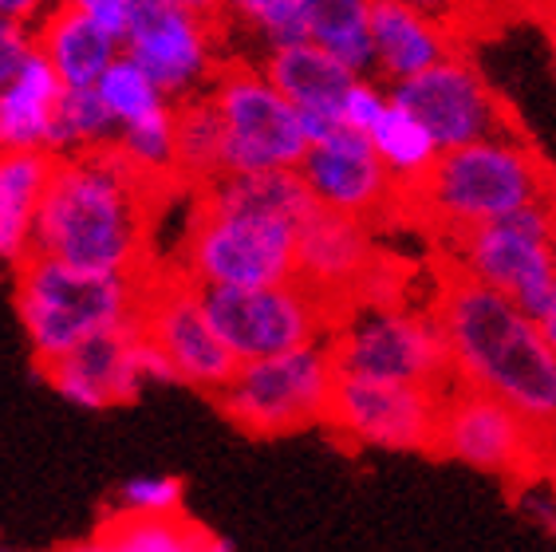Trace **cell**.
<instances>
[{"instance_id":"d590c367","label":"cell","mask_w":556,"mask_h":552,"mask_svg":"<svg viewBox=\"0 0 556 552\" xmlns=\"http://www.w3.org/2000/svg\"><path fill=\"white\" fill-rule=\"evenodd\" d=\"M84 16L91 21L99 36H108L118 52L130 40V24H135V0H79Z\"/></svg>"},{"instance_id":"52a82bcc","label":"cell","mask_w":556,"mask_h":552,"mask_svg":"<svg viewBox=\"0 0 556 552\" xmlns=\"http://www.w3.org/2000/svg\"><path fill=\"white\" fill-rule=\"evenodd\" d=\"M300 229L261 213H217L198 205L182 241V273L198 288H273L296 280Z\"/></svg>"},{"instance_id":"e0dca14e","label":"cell","mask_w":556,"mask_h":552,"mask_svg":"<svg viewBox=\"0 0 556 552\" xmlns=\"http://www.w3.org/2000/svg\"><path fill=\"white\" fill-rule=\"evenodd\" d=\"M300 178L308 181L316 205L355 222H379L391 213V205L403 198L391 174L383 171L379 154L371 150V138L343 123L328 142L308 150L300 162Z\"/></svg>"},{"instance_id":"7402d4cb","label":"cell","mask_w":556,"mask_h":552,"mask_svg":"<svg viewBox=\"0 0 556 552\" xmlns=\"http://www.w3.org/2000/svg\"><path fill=\"white\" fill-rule=\"evenodd\" d=\"M36 40H40V55L55 67V75L64 79L67 91H96L99 79L108 75V67L123 55L108 36H99L91 28L79 0L60 4L48 16H40Z\"/></svg>"},{"instance_id":"4dcf8cb0","label":"cell","mask_w":556,"mask_h":552,"mask_svg":"<svg viewBox=\"0 0 556 552\" xmlns=\"http://www.w3.org/2000/svg\"><path fill=\"white\" fill-rule=\"evenodd\" d=\"M265 52L312 43V0H237L229 9Z\"/></svg>"},{"instance_id":"277c9868","label":"cell","mask_w":556,"mask_h":552,"mask_svg":"<svg viewBox=\"0 0 556 552\" xmlns=\"http://www.w3.org/2000/svg\"><path fill=\"white\" fill-rule=\"evenodd\" d=\"M147 276L87 273L52 256H33L12 276V304L21 316L24 340L33 348L36 372L64 360L67 351L84 348L108 331L139 324Z\"/></svg>"},{"instance_id":"83f0119b","label":"cell","mask_w":556,"mask_h":552,"mask_svg":"<svg viewBox=\"0 0 556 552\" xmlns=\"http://www.w3.org/2000/svg\"><path fill=\"white\" fill-rule=\"evenodd\" d=\"M178 127V181H193L198 190L225 178V127L210 91L174 103Z\"/></svg>"},{"instance_id":"44dd1931","label":"cell","mask_w":556,"mask_h":552,"mask_svg":"<svg viewBox=\"0 0 556 552\" xmlns=\"http://www.w3.org/2000/svg\"><path fill=\"white\" fill-rule=\"evenodd\" d=\"M52 166V154H0V268L12 276L36 256V217Z\"/></svg>"},{"instance_id":"6da1fadb","label":"cell","mask_w":556,"mask_h":552,"mask_svg":"<svg viewBox=\"0 0 556 552\" xmlns=\"http://www.w3.org/2000/svg\"><path fill=\"white\" fill-rule=\"evenodd\" d=\"M159 181L142 178L118 147L55 159L36 217V256L87 273H150V198Z\"/></svg>"},{"instance_id":"3957f363","label":"cell","mask_w":556,"mask_h":552,"mask_svg":"<svg viewBox=\"0 0 556 552\" xmlns=\"http://www.w3.org/2000/svg\"><path fill=\"white\" fill-rule=\"evenodd\" d=\"M407 198H415L434 229L462 237L533 205H553L556 174L533 142L514 130L442 154L430 178Z\"/></svg>"},{"instance_id":"e575fe53","label":"cell","mask_w":556,"mask_h":552,"mask_svg":"<svg viewBox=\"0 0 556 552\" xmlns=\"http://www.w3.org/2000/svg\"><path fill=\"white\" fill-rule=\"evenodd\" d=\"M387 103H391V91L379 79H355V87L343 99V123L359 130V135H367L387 111Z\"/></svg>"},{"instance_id":"5bb4252c","label":"cell","mask_w":556,"mask_h":552,"mask_svg":"<svg viewBox=\"0 0 556 552\" xmlns=\"http://www.w3.org/2000/svg\"><path fill=\"white\" fill-rule=\"evenodd\" d=\"M139 328L170 360L178 382H186L193 391L217 394L241 367L205 316L202 288L186 280L182 273H154L150 268L147 288H142Z\"/></svg>"},{"instance_id":"f546056e","label":"cell","mask_w":556,"mask_h":552,"mask_svg":"<svg viewBox=\"0 0 556 552\" xmlns=\"http://www.w3.org/2000/svg\"><path fill=\"white\" fill-rule=\"evenodd\" d=\"M118 123L103 106L99 91H67L52 130V159H72V154H91V150L115 147Z\"/></svg>"},{"instance_id":"ac0fdd59","label":"cell","mask_w":556,"mask_h":552,"mask_svg":"<svg viewBox=\"0 0 556 552\" xmlns=\"http://www.w3.org/2000/svg\"><path fill=\"white\" fill-rule=\"evenodd\" d=\"M379 268V249L367 222L320 210L296 241V280L348 319V304L359 300L364 285Z\"/></svg>"},{"instance_id":"8992f818","label":"cell","mask_w":556,"mask_h":552,"mask_svg":"<svg viewBox=\"0 0 556 552\" xmlns=\"http://www.w3.org/2000/svg\"><path fill=\"white\" fill-rule=\"evenodd\" d=\"M332 360L340 375L410 382L430 391L454 387V360L434 309H359L332 331Z\"/></svg>"},{"instance_id":"9c48e42d","label":"cell","mask_w":556,"mask_h":552,"mask_svg":"<svg viewBox=\"0 0 556 552\" xmlns=\"http://www.w3.org/2000/svg\"><path fill=\"white\" fill-rule=\"evenodd\" d=\"M202 304L237 363L328 343L340 328V316L300 280L273 288H202Z\"/></svg>"},{"instance_id":"836d02e7","label":"cell","mask_w":556,"mask_h":552,"mask_svg":"<svg viewBox=\"0 0 556 552\" xmlns=\"http://www.w3.org/2000/svg\"><path fill=\"white\" fill-rule=\"evenodd\" d=\"M40 52V40H36V24L28 21H12V16H0V91L33 64V55Z\"/></svg>"},{"instance_id":"cb8c5ba5","label":"cell","mask_w":556,"mask_h":552,"mask_svg":"<svg viewBox=\"0 0 556 552\" xmlns=\"http://www.w3.org/2000/svg\"><path fill=\"white\" fill-rule=\"evenodd\" d=\"M198 205L217 213H261V217H277V222H289L296 229H304L320 213L300 171L225 174L214 186L198 190Z\"/></svg>"},{"instance_id":"4fadbf2b","label":"cell","mask_w":556,"mask_h":552,"mask_svg":"<svg viewBox=\"0 0 556 552\" xmlns=\"http://www.w3.org/2000/svg\"><path fill=\"white\" fill-rule=\"evenodd\" d=\"M442 394L410 382L340 375L328 411V430L348 447L395 450V454H434L439 450Z\"/></svg>"},{"instance_id":"7a4b0ae2","label":"cell","mask_w":556,"mask_h":552,"mask_svg":"<svg viewBox=\"0 0 556 552\" xmlns=\"http://www.w3.org/2000/svg\"><path fill=\"white\" fill-rule=\"evenodd\" d=\"M430 309L446 331L454 382L502 399L541 435L556 438V351L541 324L454 268L442 273Z\"/></svg>"},{"instance_id":"d6a6232c","label":"cell","mask_w":556,"mask_h":552,"mask_svg":"<svg viewBox=\"0 0 556 552\" xmlns=\"http://www.w3.org/2000/svg\"><path fill=\"white\" fill-rule=\"evenodd\" d=\"M111 513L118 517H186V481L174 474H139L115 489Z\"/></svg>"},{"instance_id":"d4e9b609","label":"cell","mask_w":556,"mask_h":552,"mask_svg":"<svg viewBox=\"0 0 556 552\" xmlns=\"http://www.w3.org/2000/svg\"><path fill=\"white\" fill-rule=\"evenodd\" d=\"M367 138H371V150L379 154L383 171L391 174V181L399 186L403 198L415 193L418 186L430 178L434 162L442 159V150L434 147V138L427 135V127H422L410 111H403L395 99L387 103V111L379 115V123L367 130Z\"/></svg>"},{"instance_id":"603a6c76","label":"cell","mask_w":556,"mask_h":552,"mask_svg":"<svg viewBox=\"0 0 556 552\" xmlns=\"http://www.w3.org/2000/svg\"><path fill=\"white\" fill-rule=\"evenodd\" d=\"M257 67L265 72L268 84L296 106L300 115L343 118V99H348V91L359 79L343 64H336L328 52H320L316 43H300V48H285V52H265Z\"/></svg>"},{"instance_id":"1f68e13d","label":"cell","mask_w":556,"mask_h":552,"mask_svg":"<svg viewBox=\"0 0 556 552\" xmlns=\"http://www.w3.org/2000/svg\"><path fill=\"white\" fill-rule=\"evenodd\" d=\"M96 91H99V99H103V106L111 111V118L118 123V130L154 115L162 106H170V99L159 91V84H154L130 55H118L115 64L108 67V75L99 79Z\"/></svg>"},{"instance_id":"484cf974","label":"cell","mask_w":556,"mask_h":552,"mask_svg":"<svg viewBox=\"0 0 556 552\" xmlns=\"http://www.w3.org/2000/svg\"><path fill=\"white\" fill-rule=\"evenodd\" d=\"M312 43L359 79H375L371 0H312Z\"/></svg>"},{"instance_id":"8fae6325","label":"cell","mask_w":556,"mask_h":552,"mask_svg":"<svg viewBox=\"0 0 556 552\" xmlns=\"http://www.w3.org/2000/svg\"><path fill=\"white\" fill-rule=\"evenodd\" d=\"M553 447L556 438L541 435L533 423H525L514 406H505L493 394L470 391L458 382L442 394L434 454L454 457L462 466L482 469L514 486H533V481H545Z\"/></svg>"},{"instance_id":"7c38bea8","label":"cell","mask_w":556,"mask_h":552,"mask_svg":"<svg viewBox=\"0 0 556 552\" xmlns=\"http://www.w3.org/2000/svg\"><path fill=\"white\" fill-rule=\"evenodd\" d=\"M123 55H130L170 103L202 96L222 72L217 9L186 0H135V24Z\"/></svg>"},{"instance_id":"8d00e7d4","label":"cell","mask_w":556,"mask_h":552,"mask_svg":"<svg viewBox=\"0 0 556 552\" xmlns=\"http://www.w3.org/2000/svg\"><path fill=\"white\" fill-rule=\"evenodd\" d=\"M55 552H111V544H108V537L103 532H91V537H84V541H72V544H60Z\"/></svg>"},{"instance_id":"d6986e66","label":"cell","mask_w":556,"mask_h":552,"mask_svg":"<svg viewBox=\"0 0 556 552\" xmlns=\"http://www.w3.org/2000/svg\"><path fill=\"white\" fill-rule=\"evenodd\" d=\"M371 33H375V79L391 91L418 75L446 64L450 48L446 24L430 12L403 4V0H371Z\"/></svg>"},{"instance_id":"2e32d148","label":"cell","mask_w":556,"mask_h":552,"mask_svg":"<svg viewBox=\"0 0 556 552\" xmlns=\"http://www.w3.org/2000/svg\"><path fill=\"white\" fill-rule=\"evenodd\" d=\"M391 99L427 127L442 154L517 130L505 103L493 96L485 75L466 55H450L434 72L418 75L403 87H391Z\"/></svg>"},{"instance_id":"30bf717a","label":"cell","mask_w":556,"mask_h":552,"mask_svg":"<svg viewBox=\"0 0 556 552\" xmlns=\"http://www.w3.org/2000/svg\"><path fill=\"white\" fill-rule=\"evenodd\" d=\"M210 99L225 127V174L300 171V162L308 159L300 111L268 84L257 64H222Z\"/></svg>"},{"instance_id":"f35d334b","label":"cell","mask_w":556,"mask_h":552,"mask_svg":"<svg viewBox=\"0 0 556 552\" xmlns=\"http://www.w3.org/2000/svg\"><path fill=\"white\" fill-rule=\"evenodd\" d=\"M545 481L553 486V493H556V447H553V462H548V474H545Z\"/></svg>"},{"instance_id":"4316f807","label":"cell","mask_w":556,"mask_h":552,"mask_svg":"<svg viewBox=\"0 0 556 552\" xmlns=\"http://www.w3.org/2000/svg\"><path fill=\"white\" fill-rule=\"evenodd\" d=\"M111 552H233V541L190 517H118L108 510L99 520Z\"/></svg>"},{"instance_id":"9a60e30c","label":"cell","mask_w":556,"mask_h":552,"mask_svg":"<svg viewBox=\"0 0 556 552\" xmlns=\"http://www.w3.org/2000/svg\"><path fill=\"white\" fill-rule=\"evenodd\" d=\"M40 379L79 411H108L135 403L150 382H178V372L135 324L67 351L64 360L40 367Z\"/></svg>"},{"instance_id":"ba28073f","label":"cell","mask_w":556,"mask_h":552,"mask_svg":"<svg viewBox=\"0 0 556 552\" xmlns=\"http://www.w3.org/2000/svg\"><path fill=\"white\" fill-rule=\"evenodd\" d=\"M450 268L502 292L536 319L556 297V202L454 237Z\"/></svg>"},{"instance_id":"5b68a950","label":"cell","mask_w":556,"mask_h":552,"mask_svg":"<svg viewBox=\"0 0 556 552\" xmlns=\"http://www.w3.org/2000/svg\"><path fill=\"white\" fill-rule=\"evenodd\" d=\"M336 360L328 343L289 351L277 360L241 363L214 394L217 411L249 438H285L328 423L336 394Z\"/></svg>"},{"instance_id":"74e56055","label":"cell","mask_w":556,"mask_h":552,"mask_svg":"<svg viewBox=\"0 0 556 552\" xmlns=\"http://www.w3.org/2000/svg\"><path fill=\"white\" fill-rule=\"evenodd\" d=\"M536 324H541V336L548 340V348L556 351V297L548 300V309L541 312V316H536Z\"/></svg>"},{"instance_id":"ffe728a7","label":"cell","mask_w":556,"mask_h":552,"mask_svg":"<svg viewBox=\"0 0 556 552\" xmlns=\"http://www.w3.org/2000/svg\"><path fill=\"white\" fill-rule=\"evenodd\" d=\"M67 87L40 52L0 91V154H48Z\"/></svg>"},{"instance_id":"f1b7e54d","label":"cell","mask_w":556,"mask_h":552,"mask_svg":"<svg viewBox=\"0 0 556 552\" xmlns=\"http://www.w3.org/2000/svg\"><path fill=\"white\" fill-rule=\"evenodd\" d=\"M118 154L150 181H178V127H174V103L154 115L130 123L115 138Z\"/></svg>"},{"instance_id":"ab89813d","label":"cell","mask_w":556,"mask_h":552,"mask_svg":"<svg viewBox=\"0 0 556 552\" xmlns=\"http://www.w3.org/2000/svg\"><path fill=\"white\" fill-rule=\"evenodd\" d=\"M0 552H9V549H4V544H0Z\"/></svg>"}]
</instances>
